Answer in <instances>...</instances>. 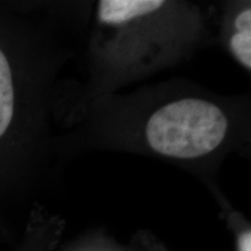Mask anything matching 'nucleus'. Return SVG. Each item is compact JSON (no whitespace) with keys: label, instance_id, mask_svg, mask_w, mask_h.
<instances>
[{"label":"nucleus","instance_id":"f257e3e1","mask_svg":"<svg viewBox=\"0 0 251 251\" xmlns=\"http://www.w3.org/2000/svg\"><path fill=\"white\" fill-rule=\"evenodd\" d=\"M228 119L215 103L185 98L158 108L147 122L150 148L163 156L192 159L211 153L224 142Z\"/></svg>","mask_w":251,"mask_h":251},{"label":"nucleus","instance_id":"7ed1b4c3","mask_svg":"<svg viewBox=\"0 0 251 251\" xmlns=\"http://www.w3.org/2000/svg\"><path fill=\"white\" fill-rule=\"evenodd\" d=\"M161 0H103L98 5V18L106 25H122L143 18L162 8Z\"/></svg>","mask_w":251,"mask_h":251},{"label":"nucleus","instance_id":"f03ea898","mask_svg":"<svg viewBox=\"0 0 251 251\" xmlns=\"http://www.w3.org/2000/svg\"><path fill=\"white\" fill-rule=\"evenodd\" d=\"M18 37L11 25L0 15V188L17 177L20 140L25 148L27 112L26 65H20Z\"/></svg>","mask_w":251,"mask_h":251},{"label":"nucleus","instance_id":"20e7f679","mask_svg":"<svg viewBox=\"0 0 251 251\" xmlns=\"http://www.w3.org/2000/svg\"><path fill=\"white\" fill-rule=\"evenodd\" d=\"M235 33L230 37L229 48L244 68L251 69V9L244 8L235 19Z\"/></svg>","mask_w":251,"mask_h":251},{"label":"nucleus","instance_id":"39448f33","mask_svg":"<svg viewBox=\"0 0 251 251\" xmlns=\"http://www.w3.org/2000/svg\"><path fill=\"white\" fill-rule=\"evenodd\" d=\"M238 251H251V233L244 231L238 238Z\"/></svg>","mask_w":251,"mask_h":251}]
</instances>
